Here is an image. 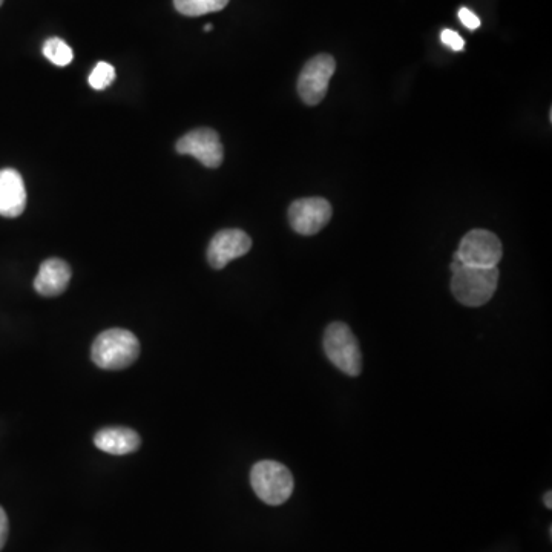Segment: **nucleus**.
<instances>
[{
    "label": "nucleus",
    "mask_w": 552,
    "mask_h": 552,
    "mask_svg": "<svg viewBox=\"0 0 552 552\" xmlns=\"http://www.w3.org/2000/svg\"><path fill=\"white\" fill-rule=\"evenodd\" d=\"M499 286L497 267H473L460 264L451 278V292L460 304L480 307L493 298Z\"/></svg>",
    "instance_id": "1"
},
{
    "label": "nucleus",
    "mask_w": 552,
    "mask_h": 552,
    "mask_svg": "<svg viewBox=\"0 0 552 552\" xmlns=\"http://www.w3.org/2000/svg\"><path fill=\"white\" fill-rule=\"evenodd\" d=\"M140 342L134 333L125 329H109L100 333L92 344L91 358L97 367L122 370L137 361Z\"/></svg>",
    "instance_id": "2"
},
{
    "label": "nucleus",
    "mask_w": 552,
    "mask_h": 552,
    "mask_svg": "<svg viewBox=\"0 0 552 552\" xmlns=\"http://www.w3.org/2000/svg\"><path fill=\"white\" fill-rule=\"evenodd\" d=\"M253 491L267 505L278 506L290 499L293 493V476L289 468L275 460H261L250 471Z\"/></svg>",
    "instance_id": "3"
},
{
    "label": "nucleus",
    "mask_w": 552,
    "mask_h": 552,
    "mask_svg": "<svg viewBox=\"0 0 552 552\" xmlns=\"http://www.w3.org/2000/svg\"><path fill=\"white\" fill-rule=\"evenodd\" d=\"M324 352L336 368L349 376L362 372V353L359 342L344 322H332L324 333Z\"/></svg>",
    "instance_id": "4"
},
{
    "label": "nucleus",
    "mask_w": 552,
    "mask_h": 552,
    "mask_svg": "<svg viewBox=\"0 0 552 552\" xmlns=\"http://www.w3.org/2000/svg\"><path fill=\"white\" fill-rule=\"evenodd\" d=\"M502 253V243L497 235L490 230L476 229L460 240L453 260L473 267H497L502 260Z\"/></svg>",
    "instance_id": "5"
},
{
    "label": "nucleus",
    "mask_w": 552,
    "mask_h": 552,
    "mask_svg": "<svg viewBox=\"0 0 552 552\" xmlns=\"http://www.w3.org/2000/svg\"><path fill=\"white\" fill-rule=\"evenodd\" d=\"M335 69L336 62L330 54H318L304 65L298 77V94L306 105L315 106L322 102Z\"/></svg>",
    "instance_id": "6"
},
{
    "label": "nucleus",
    "mask_w": 552,
    "mask_h": 552,
    "mask_svg": "<svg viewBox=\"0 0 552 552\" xmlns=\"http://www.w3.org/2000/svg\"><path fill=\"white\" fill-rule=\"evenodd\" d=\"M332 204L326 198H299L289 207V223L296 234L316 235L329 224Z\"/></svg>",
    "instance_id": "7"
},
{
    "label": "nucleus",
    "mask_w": 552,
    "mask_h": 552,
    "mask_svg": "<svg viewBox=\"0 0 552 552\" xmlns=\"http://www.w3.org/2000/svg\"><path fill=\"white\" fill-rule=\"evenodd\" d=\"M177 152L197 158L201 165L215 169L223 163L224 149L220 135L209 128L195 129L181 137L177 143Z\"/></svg>",
    "instance_id": "8"
},
{
    "label": "nucleus",
    "mask_w": 552,
    "mask_h": 552,
    "mask_svg": "<svg viewBox=\"0 0 552 552\" xmlns=\"http://www.w3.org/2000/svg\"><path fill=\"white\" fill-rule=\"evenodd\" d=\"M250 249L252 240L243 230H220L207 247V261L214 269H224L230 261L243 257Z\"/></svg>",
    "instance_id": "9"
},
{
    "label": "nucleus",
    "mask_w": 552,
    "mask_h": 552,
    "mask_svg": "<svg viewBox=\"0 0 552 552\" xmlns=\"http://www.w3.org/2000/svg\"><path fill=\"white\" fill-rule=\"evenodd\" d=\"M27 206V189L22 175L16 169L0 171V215L7 218L20 217Z\"/></svg>",
    "instance_id": "10"
},
{
    "label": "nucleus",
    "mask_w": 552,
    "mask_h": 552,
    "mask_svg": "<svg viewBox=\"0 0 552 552\" xmlns=\"http://www.w3.org/2000/svg\"><path fill=\"white\" fill-rule=\"evenodd\" d=\"M71 267L59 258L43 261L34 280V289L42 296H59L68 289L71 281Z\"/></svg>",
    "instance_id": "11"
},
{
    "label": "nucleus",
    "mask_w": 552,
    "mask_h": 552,
    "mask_svg": "<svg viewBox=\"0 0 552 552\" xmlns=\"http://www.w3.org/2000/svg\"><path fill=\"white\" fill-rule=\"evenodd\" d=\"M94 444L105 453L123 456L138 450L142 441L131 428L111 427L100 430L94 437Z\"/></svg>",
    "instance_id": "12"
},
{
    "label": "nucleus",
    "mask_w": 552,
    "mask_h": 552,
    "mask_svg": "<svg viewBox=\"0 0 552 552\" xmlns=\"http://www.w3.org/2000/svg\"><path fill=\"white\" fill-rule=\"evenodd\" d=\"M230 0H174L175 8L183 16L198 17L217 13L227 7Z\"/></svg>",
    "instance_id": "13"
},
{
    "label": "nucleus",
    "mask_w": 552,
    "mask_h": 552,
    "mask_svg": "<svg viewBox=\"0 0 552 552\" xmlns=\"http://www.w3.org/2000/svg\"><path fill=\"white\" fill-rule=\"evenodd\" d=\"M43 56L56 66H68L74 59L71 46L59 37H51L43 43Z\"/></svg>",
    "instance_id": "14"
},
{
    "label": "nucleus",
    "mask_w": 552,
    "mask_h": 552,
    "mask_svg": "<svg viewBox=\"0 0 552 552\" xmlns=\"http://www.w3.org/2000/svg\"><path fill=\"white\" fill-rule=\"evenodd\" d=\"M114 80V66L109 65V63L106 62H99L97 63L96 68L92 69L88 82L92 88L97 89V91H102V89L108 88Z\"/></svg>",
    "instance_id": "15"
},
{
    "label": "nucleus",
    "mask_w": 552,
    "mask_h": 552,
    "mask_svg": "<svg viewBox=\"0 0 552 552\" xmlns=\"http://www.w3.org/2000/svg\"><path fill=\"white\" fill-rule=\"evenodd\" d=\"M442 42L445 45L450 46L451 50L462 51L464 50L465 42L456 31L444 30L441 34Z\"/></svg>",
    "instance_id": "16"
},
{
    "label": "nucleus",
    "mask_w": 552,
    "mask_h": 552,
    "mask_svg": "<svg viewBox=\"0 0 552 552\" xmlns=\"http://www.w3.org/2000/svg\"><path fill=\"white\" fill-rule=\"evenodd\" d=\"M459 19L468 30H477V28L480 27L479 17H477L473 11L468 10V8H460Z\"/></svg>",
    "instance_id": "17"
},
{
    "label": "nucleus",
    "mask_w": 552,
    "mask_h": 552,
    "mask_svg": "<svg viewBox=\"0 0 552 552\" xmlns=\"http://www.w3.org/2000/svg\"><path fill=\"white\" fill-rule=\"evenodd\" d=\"M8 539V517L5 513L4 508L0 506V551L4 548L5 543Z\"/></svg>",
    "instance_id": "18"
},
{
    "label": "nucleus",
    "mask_w": 552,
    "mask_h": 552,
    "mask_svg": "<svg viewBox=\"0 0 552 552\" xmlns=\"http://www.w3.org/2000/svg\"><path fill=\"white\" fill-rule=\"evenodd\" d=\"M551 497H552V493L551 491H548V493L545 494V505H546V508H549V510H551L552 508Z\"/></svg>",
    "instance_id": "19"
},
{
    "label": "nucleus",
    "mask_w": 552,
    "mask_h": 552,
    "mask_svg": "<svg viewBox=\"0 0 552 552\" xmlns=\"http://www.w3.org/2000/svg\"><path fill=\"white\" fill-rule=\"evenodd\" d=\"M212 25H206V27H204V31H211L212 30Z\"/></svg>",
    "instance_id": "20"
},
{
    "label": "nucleus",
    "mask_w": 552,
    "mask_h": 552,
    "mask_svg": "<svg viewBox=\"0 0 552 552\" xmlns=\"http://www.w3.org/2000/svg\"><path fill=\"white\" fill-rule=\"evenodd\" d=\"M2 4H4V0H0V7H2Z\"/></svg>",
    "instance_id": "21"
}]
</instances>
